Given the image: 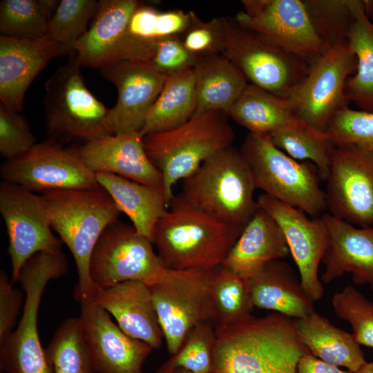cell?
Masks as SVG:
<instances>
[{"mask_svg": "<svg viewBox=\"0 0 373 373\" xmlns=\"http://www.w3.org/2000/svg\"><path fill=\"white\" fill-rule=\"evenodd\" d=\"M216 332L210 373H298L300 358L309 352L295 319L278 313L251 314Z\"/></svg>", "mask_w": 373, "mask_h": 373, "instance_id": "1", "label": "cell"}, {"mask_svg": "<svg viewBox=\"0 0 373 373\" xmlns=\"http://www.w3.org/2000/svg\"><path fill=\"white\" fill-rule=\"evenodd\" d=\"M243 228L208 215L178 196L157 222L152 242L169 269L213 271L222 266Z\"/></svg>", "mask_w": 373, "mask_h": 373, "instance_id": "2", "label": "cell"}, {"mask_svg": "<svg viewBox=\"0 0 373 373\" xmlns=\"http://www.w3.org/2000/svg\"><path fill=\"white\" fill-rule=\"evenodd\" d=\"M41 197L52 229L75 262L78 280L75 298L80 303L90 302L97 290L89 274L92 253L104 231L118 220L122 212L102 187L50 191Z\"/></svg>", "mask_w": 373, "mask_h": 373, "instance_id": "3", "label": "cell"}, {"mask_svg": "<svg viewBox=\"0 0 373 373\" xmlns=\"http://www.w3.org/2000/svg\"><path fill=\"white\" fill-rule=\"evenodd\" d=\"M227 116L221 111H209L193 115L173 130L143 137L147 156L162 174L169 204L175 197V184L211 157L232 146L234 132Z\"/></svg>", "mask_w": 373, "mask_h": 373, "instance_id": "4", "label": "cell"}, {"mask_svg": "<svg viewBox=\"0 0 373 373\" xmlns=\"http://www.w3.org/2000/svg\"><path fill=\"white\" fill-rule=\"evenodd\" d=\"M182 182L179 196L222 222L245 227L257 209L251 173L233 146L211 157Z\"/></svg>", "mask_w": 373, "mask_h": 373, "instance_id": "5", "label": "cell"}, {"mask_svg": "<svg viewBox=\"0 0 373 373\" xmlns=\"http://www.w3.org/2000/svg\"><path fill=\"white\" fill-rule=\"evenodd\" d=\"M240 151L256 189L313 218L325 213V193L312 162L293 159L278 149L267 133H249Z\"/></svg>", "mask_w": 373, "mask_h": 373, "instance_id": "6", "label": "cell"}, {"mask_svg": "<svg viewBox=\"0 0 373 373\" xmlns=\"http://www.w3.org/2000/svg\"><path fill=\"white\" fill-rule=\"evenodd\" d=\"M81 67L75 52L45 84L46 131L61 144L113 135L107 123L109 108L88 89Z\"/></svg>", "mask_w": 373, "mask_h": 373, "instance_id": "7", "label": "cell"}, {"mask_svg": "<svg viewBox=\"0 0 373 373\" xmlns=\"http://www.w3.org/2000/svg\"><path fill=\"white\" fill-rule=\"evenodd\" d=\"M68 262L61 252H40L23 265L18 281L25 293L17 327L0 343V370L5 373H52L38 330L42 296L52 280L64 275Z\"/></svg>", "mask_w": 373, "mask_h": 373, "instance_id": "8", "label": "cell"}, {"mask_svg": "<svg viewBox=\"0 0 373 373\" xmlns=\"http://www.w3.org/2000/svg\"><path fill=\"white\" fill-rule=\"evenodd\" d=\"M225 32L222 55L250 84L288 98L310 66L269 43L234 18L222 17Z\"/></svg>", "mask_w": 373, "mask_h": 373, "instance_id": "9", "label": "cell"}, {"mask_svg": "<svg viewBox=\"0 0 373 373\" xmlns=\"http://www.w3.org/2000/svg\"><path fill=\"white\" fill-rule=\"evenodd\" d=\"M169 269L150 240L132 224L118 220L104 231L89 263L90 278L97 289L128 280L151 285L160 281Z\"/></svg>", "mask_w": 373, "mask_h": 373, "instance_id": "10", "label": "cell"}, {"mask_svg": "<svg viewBox=\"0 0 373 373\" xmlns=\"http://www.w3.org/2000/svg\"><path fill=\"white\" fill-rule=\"evenodd\" d=\"M234 19L287 54L311 66L328 49L301 0H243Z\"/></svg>", "mask_w": 373, "mask_h": 373, "instance_id": "11", "label": "cell"}, {"mask_svg": "<svg viewBox=\"0 0 373 373\" xmlns=\"http://www.w3.org/2000/svg\"><path fill=\"white\" fill-rule=\"evenodd\" d=\"M213 271L169 269L160 281L149 285L171 355L178 351L195 326L211 321Z\"/></svg>", "mask_w": 373, "mask_h": 373, "instance_id": "12", "label": "cell"}, {"mask_svg": "<svg viewBox=\"0 0 373 373\" xmlns=\"http://www.w3.org/2000/svg\"><path fill=\"white\" fill-rule=\"evenodd\" d=\"M356 68V59L347 41L329 48L287 98L296 115L325 133L336 114L348 106L345 87Z\"/></svg>", "mask_w": 373, "mask_h": 373, "instance_id": "13", "label": "cell"}, {"mask_svg": "<svg viewBox=\"0 0 373 373\" xmlns=\"http://www.w3.org/2000/svg\"><path fill=\"white\" fill-rule=\"evenodd\" d=\"M0 174L3 181L34 193L101 187L96 173L84 164L73 147L65 148L50 139L6 160Z\"/></svg>", "mask_w": 373, "mask_h": 373, "instance_id": "14", "label": "cell"}, {"mask_svg": "<svg viewBox=\"0 0 373 373\" xmlns=\"http://www.w3.org/2000/svg\"><path fill=\"white\" fill-rule=\"evenodd\" d=\"M0 213L8 233L13 283L18 281L26 262L36 254L61 251L62 241L52 233L41 195L3 181Z\"/></svg>", "mask_w": 373, "mask_h": 373, "instance_id": "15", "label": "cell"}, {"mask_svg": "<svg viewBox=\"0 0 373 373\" xmlns=\"http://www.w3.org/2000/svg\"><path fill=\"white\" fill-rule=\"evenodd\" d=\"M325 193L329 213L358 227H373V153L335 146Z\"/></svg>", "mask_w": 373, "mask_h": 373, "instance_id": "16", "label": "cell"}, {"mask_svg": "<svg viewBox=\"0 0 373 373\" xmlns=\"http://www.w3.org/2000/svg\"><path fill=\"white\" fill-rule=\"evenodd\" d=\"M256 200L283 231L305 293L314 303L319 300L324 287L318 276V267L329 242L328 231L322 219L310 220L303 211L264 193Z\"/></svg>", "mask_w": 373, "mask_h": 373, "instance_id": "17", "label": "cell"}, {"mask_svg": "<svg viewBox=\"0 0 373 373\" xmlns=\"http://www.w3.org/2000/svg\"><path fill=\"white\" fill-rule=\"evenodd\" d=\"M100 70L117 90V102L108 113L110 131L113 134H141L167 77L150 62L120 61Z\"/></svg>", "mask_w": 373, "mask_h": 373, "instance_id": "18", "label": "cell"}, {"mask_svg": "<svg viewBox=\"0 0 373 373\" xmlns=\"http://www.w3.org/2000/svg\"><path fill=\"white\" fill-rule=\"evenodd\" d=\"M80 304L78 318L95 373H144L153 348L124 333L104 309L92 302Z\"/></svg>", "mask_w": 373, "mask_h": 373, "instance_id": "19", "label": "cell"}, {"mask_svg": "<svg viewBox=\"0 0 373 373\" xmlns=\"http://www.w3.org/2000/svg\"><path fill=\"white\" fill-rule=\"evenodd\" d=\"M74 53L72 48L48 35L17 37L1 35V103L20 112L28 88L48 62L57 57Z\"/></svg>", "mask_w": 373, "mask_h": 373, "instance_id": "20", "label": "cell"}, {"mask_svg": "<svg viewBox=\"0 0 373 373\" xmlns=\"http://www.w3.org/2000/svg\"><path fill=\"white\" fill-rule=\"evenodd\" d=\"M73 148L95 173H112L143 184L163 187L162 174L147 156L140 133L113 134Z\"/></svg>", "mask_w": 373, "mask_h": 373, "instance_id": "21", "label": "cell"}, {"mask_svg": "<svg viewBox=\"0 0 373 373\" xmlns=\"http://www.w3.org/2000/svg\"><path fill=\"white\" fill-rule=\"evenodd\" d=\"M90 302L112 315L129 336L146 343L153 349L162 345L164 335L149 285L128 280L97 289Z\"/></svg>", "mask_w": 373, "mask_h": 373, "instance_id": "22", "label": "cell"}, {"mask_svg": "<svg viewBox=\"0 0 373 373\" xmlns=\"http://www.w3.org/2000/svg\"><path fill=\"white\" fill-rule=\"evenodd\" d=\"M321 218L329 235L322 281L328 284L348 273L355 284L373 289V227H356L329 213Z\"/></svg>", "mask_w": 373, "mask_h": 373, "instance_id": "23", "label": "cell"}, {"mask_svg": "<svg viewBox=\"0 0 373 373\" xmlns=\"http://www.w3.org/2000/svg\"><path fill=\"white\" fill-rule=\"evenodd\" d=\"M137 0H100L86 32L73 46L82 66L102 68L119 61L122 39Z\"/></svg>", "mask_w": 373, "mask_h": 373, "instance_id": "24", "label": "cell"}, {"mask_svg": "<svg viewBox=\"0 0 373 373\" xmlns=\"http://www.w3.org/2000/svg\"><path fill=\"white\" fill-rule=\"evenodd\" d=\"M289 254L280 227L258 204L222 266L249 280L269 262L281 260Z\"/></svg>", "mask_w": 373, "mask_h": 373, "instance_id": "25", "label": "cell"}, {"mask_svg": "<svg viewBox=\"0 0 373 373\" xmlns=\"http://www.w3.org/2000/svg\"><path fill=\"white\" fill-rule=\"evenodd\" d=\"M193 11H160L140 3L132 13L122 39L119 61L150 62L163 39L181 35L189 26Z\"/></svg>", "mask_w": 373, "mask_h": 373, "instance_id": "26", "label": "cell"}, {"mask_svg": "<svg viewBox=\"0 0 373 373\" xmlns=\"http://www.w3.org/2000/svg\"><path fill=\"white\" fill-rule=\"evenodd\" d=\"M254 307L274 311L294 319L315 312L294 269L281 260L267 264L248 280Z\"/></svg>", "mask_w": 373, "mask_h": 373, "instance_id": "27", "label": "cell"}, {"mask_svg": "<svg viewBox=\"0 0 373 373\" xmlns=\"http://www.w3.org/2000/svg\"><path fill=\"white\" fill-rule=\"evenodd\" d=\"M195 111L227 115L249 84L243 73L222 54L198 57L193 68Z\"/></svg>", "mask_w": 373, "mask_h": 373, "instance_id": "28", "label": "cell"}, {"mask_svg": "<svg viewBox=\"0 0 373 373\" xmlns=\"http://www.w3.org/2000/svg\"><path fill=\"white\" fill-rule=\"evenodd\" d=\"M96 179L120 211L128 217L137 233L152 242L156 224L169 206L163 187L108 173H96Z\"/></svg>", "mask_w": 373, "mask_h": 373, "instance_id": "29", "label": "cell"}, {"mask_svg": "<svg viewBox=\"0 0 373 373\" xmlns=\"http://www.w3.org/2000/svg\"><path fill=\"white\" fill-rule=\"evenodd\" d=\"M298 335L307 350L320 360L357 373L367 363L352 334L335 327L314 312L295 319Z\"/></svg>", "mask_w": 373, "mask_h": 373, "instance_id": "30", "label": "cell"}, {"mask_svg": "<svg viewBox=\"0 0 373 373\" xmlns=\"http://www.w3.org/2000/svg\"><path fill=\"white\" fill-rule=\"evenodd\" d=\"M350 4L354 19L347 42L356 57V68L346 82L345 94L361 111L373 113V23L364 1L350 0Z\"/></svg>", "mask_w": 373, "mask_h": 373, "instance_id": "31", "label": "cell"}, {"mask_svg": "<svg viewBox=\"0 0 373 373\" xmlns=\"http://www.w3.org/2000/svg\"><path fill=\"white\" fill-rule=\"evenodd\" d=\"M195 111V75L193 68H189L167 77L141 135L144 137L176 128L188 122Z\"/></svg>", "mask_w": 373, "mask_h": 373, "instance_id": "32", "label": "cell"}, {"mask_svg": "<svg viewBox=\"0 0 373 373\" xmlns=\"http://www.w3.org/2000/svg\"><path fill=\"white\" fill-rule=\"evenodd\" d=\"M227 115L252 133L271 134L300 119L287 98L250 83Z\"/></svg>", "mask_w": 373, "mask_h": 373, "instance_id": "33", "label": "cell"}, {"mask_svg": "<svg viewBox=\"0 0 373 373\" xmlns=\"http://www.w3.org/2000/svg\"><path fill=\"white\" fill-rule=\"evenodd\" d=\"M270 135L273 143L296 160L312 162L323 180L329 173L335 145L328 135L300 119Z\"/></svg>", "mask_w": 373, "mask_h": 373, "instance_id": "34", "label": "cell"}, {"mask_svg": "<svg viewBox=\"0 0 373 373\" xmlns=\"http://www.w3.org/2000/svg\"><path fill=\"white\" fill-rule=\"evenodd\" d=\"M249 282L220 266L213 271L211 287V321L215 328L234 324L254 309Z\"/></svg>", "mask_w": 373, "mask_h": 373, "instance_id": "35", "label": "cell"}, {"mask_svg": "<svg viewBox=\"0 0 373 373\" xmlns=\"http://www.w3.org/2000/svg\"><path fill=\"white\" fill-rule=\"evenodd\" d=\"M45 352L52 373H95L78 317L59 325Z\"/></svg>", "mask_w": 373, "mask_h": 373, "instance_id": "36", "label": "cell"}, {"mask_svg": "<svg viewBox=\"0 0 373 373\" xmlns=\"http://www.w3.org/2000/svg\"><path fill=\"white\" fill-rule=\"evenodd\" d=\"M216 340V328L211 321L198 324L188 333L178 351L156 373H169L176 369L210 373Z\"/></svg>", "mask_w": 373, "mask_h": 373, "instance_id": "37", "label": "cell"}, {"mask_svg": "<svg viewBox=\"0 0 373 373\" xmlns=\"http://www.w3.org/2000/svg\"><path fill=\"white\" fill-rule=\"evenodd\" d=\"M314 28L330 48L347 41L353 22L350 0H304Z\"/></svg>", "mask_w": 373, "mask_h": 373, "instance_id": "38", "label": "cell"}, {"mask_svg": "<svg viewBox=\"0 0 373 373\" xmlns=\"http://www.w3.org/2000/svg\"><path fill=\"white\" fill-rule=\"evenodd\" d=\"M48 22L39 0H3L0 3L2 36H44L48 34Z\"/></svg>", "mask_w": 373, "mask_h": 373, "instance_id": "39", "label": "cell"}, {"mask_svg": "<svg viewBox=\"0 0 373 373\" xmlns=\"http://www.w3.org/2000/svg\"><path fill=\"white\" fill-rule=\"evenodd\" d=\"M95 0H61L48 26V35L73 49L74 44L86 32L93 18Z\"/></svg>", "mask_w": 373, "mask_h": 373, "instance_id": "40", "label": "cell"}, {"mask_svg": "<svg viewBox=\"0 0 373 373\" xmlns=\"http://www.w3.org/2000/svg\"><path fill=\"white\" fill-rule=\"evenodd\" d=\"M332 303L336 315L350 324L357 343L373 348V303L351 285L335 293Z\"/></svg>", "mask_w": 373, "mask_h": 373, "instance_id": "41", "label": "cell"}, {"mask_svg": "<svg viewBox=\"0 0 373 373\" xmlns=\"http://www.w3.org/2000/svg\"><path fill=\"white\" fill-rule=\"evenodd\" d=\"M325 133L335 146H354L373 153V113L345 107L338 111Z\"/></svg>", "mask_w": 373, "mask_h": 373, "instance_id": "42", "label": "cell"}, {"mask_svg": "<svg viewBox=\"0 0 373 373\" xmlns=\"http://www.w3.org/2000/svg\"><path fill=\"white\" fill-rule=\"evenodd\" d=\"M36 144L25 117L0 102V155L10 160L28 152Z\"/></svg>", "mask_w": 373, "mask_h": 373, "instance_id": "43", "label": "cell"}, {"mask_svg": "<svg viewBox=\"0 0 373 373\" xmlns=\"http://www.w3.org/2000/svg\"><path fill=\"white\" fill-rule=\"evenodd\" d=\"M180 37L186 49L197 58L222 54L225 43L223 18L204 21L193 12L189 26Z\"/></svg>", "mask_w": 373, "mask_h": 373, "instance_id": "44", "label": "cell"}, {"mask_svg": "<svg viewBox=\"0 0 373 373\" xmlns=\"http://www.w3.org/2000/svg\"><path fill=\"white\" fill-rule=\"evenodd\" d=\"M197 59L186 49L180 36H172L160 42L150 64L157 72L168 77L193 68Z\"/></svg>", "mask_w": 373, "mask_h": 373, "instance_id": "45", "label": "cell"}, {"mask_svg": "<svg viewBox=\"0 0 373 373\" xmlns=\"http://www.w3.org/2000/svg\"><path fill=\"white\" fill-rule=\"evenodd\" d=\"M21 291L13 286L4 270L0 271V343L15 330L23 306Z\"/></svg>", "mask_w": 373, "mask_h": 373, "instance_id": "46", "label": "cell"}, {"mask_svg": "<svg viewBox=\"0 0 373 373\" xmlns=\"http://www.w3.org/2000/svg\"><path fill=\"white\" fill-rule=\"evenodd\" d=\"M298 373H353L341 370L314 356L309 352L303 354L298 364Z\"/></svg>", "mask_w": 373, "mask_h": 373, "instance_id": "47", "label": "cell"}, {"mask_svg": "<svg viewBox=\"0 0 373 373\" xmlns=\"http://www.w3.org/2000/svg\"><path fill=\"white\" fill-rule=\"evenodd\" d=\"M366 13L373 23V0H364Z\"/></svg>", "mask_w": 373, "mask_h": 373, "instance_id": "48", "label": "cell"}, {"mask_svg": "<svg viewBox=\"0 0 373 373\" xmlns=\"http://www.w3.org/2000/svg\"><path fill=\"white\" fill-rule=\"evenodd\" d=\"M357 373H373V363H366Z\"/></svg>", "mask_w": 373, "mask_h": 373, "instance_id": "49", "label": "cell"}, {"mask_svg": "<svg viewBox=\"0 0 373 373\" xmlns=\"http://www.w3.org/2000/svg\"><path fill=\"white\" fill-rule=\"evenodd\" d=\"M169 373H193L190 371L183 370V369H176Z\"/></svg>", "mask_w": 373, "mask_h": 373, "instance_id": "50", "label": "cell"}]
</instances>
